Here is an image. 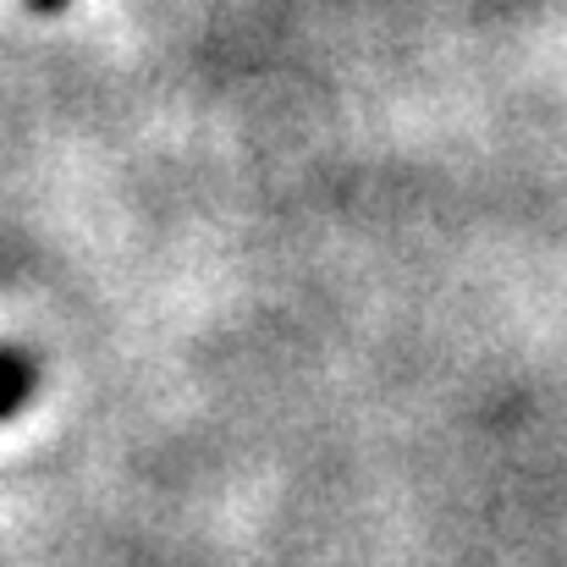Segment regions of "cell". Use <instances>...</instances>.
<instances>
[{
	"label": "cell",
	"mask_w": 567,
	"mask_h": 567,
	"mask_svg": "<svg viewBox=\"0 0 567 567\" xmlns=\"http://www.w3.org/2000/svg\"><path fill=\"white\" fill-rule=\"evenodd\" d=\"M28 396H33V364L17 348H0V419L22 413Z\"/></svg>",
	"instance_id": "1"
},
{
	"label": "cell",
	"mask_w": 567,
	"mask_h": 567,
	"mask_svg": "<svg viewBox=\"0 0 567 567\" xmlns=\"http://www.w3.org/2000/svg\"><path fill=\"white\" fill-rule=\"evenodd\" d=\"M28 6H33V11H61L66 0H28Z\"/></svg>",
	"instance_id": "2"
}]
</instances>
